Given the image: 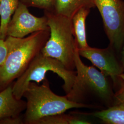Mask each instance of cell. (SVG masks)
<instances>
[{
	"instance_id": "obj_1",
	"label": "cell",
	"mask_w": 124,
	"mask_h": 124,
	"mask_svg": "<svg viewBox=\"0 0 124 124\" xmlns=\"http://www.w3.org/2000/svg\"><path fill=\"white\" fill-rule=\"evenodd\" d=\"M76 75L66 97L70 101L103 109L115 104L114 85L102 72L81 61L77 48L75 56Z\"/></svg>"
},
{
	"instance_id": "obj_2",
	"label": "cell",
	"mask_w": 124,
	"mask_h": 124,
	"mask_svg": "<svg viewBox=\"0 0 124 124\" xmlns=\"http://www.w3.org/2000/svg\"><path fill=\"white\" fill-rule=\"evenodd\" d=\"M50 34V29L33 33L22 38L7 36L8 53L0 67V92L13 84L41 52Z\"/></svg>"
},
{
	"instance_id": "obj_3",
	"label": "cell",
	"mask_w": 124,
	"mask_h": 124,
	"mask_svg": "<svg viewBox=\"0 0 124 124\" xmlns=\"http://www.w3.org/2000/svg\"><path fill=\"white\" fill-rule=\"evenodd\" d=\"M23 97L27 100L24 124H35L43 117L63 113L71 108H93L87 105L71 101L66 96L56 95L51 90L49 81L46 78L41 85L31 82Z\"/></svg>"
},
{
	"instance_id": "obj_4",
	"label": "cell",
	"mask_w": 124,
	"mask_h": 124,
	"mask_svg": "<svg viewBox=\"0 0 124 124\" xmlns=\"http://www.w3.org/2000/svg\"><path fill=\"white\" fill-rule=\"evenodd\" d=\"M44 15L47 19L50 34L41 53L46 56L57 59L68 70L75 71V56L77 46L71 19L52 12L44 11Z\"/></svg>"
},
{
	"instance_id": "obj_5",
	"label": "cell",
	"mask_w": 124,
	"mask_h": 124,
	"mask_svg": "<svg viewBox=\"0 0 124 124\" xmlns=\"http://www.w3.org/2000/svg\"><path fill=\"white\" fill-rule=\"evenodd\" d=\"M49 71L56 73L62 78L64 82L63 90L66 94L69 93L74 84L76 71L68 70L57 59L46 56L40 52L13 84L15 98L21 99L29 84L33 81L39 83L46 78V74Z\"/></svg>"
},
{
	"instance_id": "obj_6",
	"label": "cell",
	"mask_w": 124,
	"mask_h": 124,
	"mask_svg": "<svg viewBox=\"0 0 124 124\" xmlns=\"http://www.w3.org/2000/svg\"><path fill=\"white\" fill-rule=\"evenodd\" d=\"M101 16L109 46L117 53L124 43V1L92 0Z\"/></svg>"
},
{
	"instance_id": "obj_7",
	"label": "cell",
	"mask_w": 124,
	"mask_h": 124,
	"mask_svg": "<svg viewBox=\"0 0 124 124\" xmlns=\"http://www.w3.org/2000/svg\"><path fill=\"white\" fill-rule=\"evenodd\" d=\"M80 56L87 59L107 76L111 78L114 87L119 88L120 76L123 73L120 61L115 56V51L109 46L106 48H98L88 46L78 49Z\"/></svg>"
},
{
	"instance_id": "obj_8",
	"label": "cell",
	"mask_w": 124,
	"mask_h": 124,
	"mask_svg": "<svg viewBox=\"0 0 124 124\" xmlns=\"http://www.w3.org/2000/svg\"><path fill=\"white\" fill-rule=\"evenodd\" d=\"M49 29L44 15L37 17L31 14L28 7L20 1L7 28V36L22 38L33 33Z\"/></svg>"
},
{
	"instance_id": "obj_9",
	"label": "cell",
	"mask_w": 124,
	"mask_h": 124,
	"mask_svg": "<svg viewBox=\"0 0 124 124\" xmlns=\"http://www.w3.org/2000/svg\"><path fill=\"white\" fill-rule=\"evenodd\" d=\"M26 102L15 98L13 84L0 92V120L20 115L26 109Z\"/></svg>"
},
{
	"instance_id": "obj_10",
	"label": "cell",
	"mask_w": 124,
	"mask_h": 124,
	"mask_svg": "<svg viewBox=\"0 0 124 124\" xmlns=\"http://www.w3.org/2000/svg\"><path fill=\"white\" fill-rule=\"evenodd\" d=\"M91 9L87 7L81 8L71 19L75 43L78 49L85 48L89 46L86 40L85 20Z\"/></svg>"
},
{
	"instance_id": "obj_11",
	"label": "cell",
	"mask_w": 124,
	"mask_h": 124,
	"mask_svg": "<svg viewBox=\"0 0 124 124\" xmlns=\"http://www.w3.org/2000/svg\"><path fill=\"white\" fill-rule=\"evenodd\" d=\"M84 7L95 8L92 0H54L52 12L72 19L80 9Z\"/></svg>"
},
{
	"instance_id": "obj_12",
	"label": "cell",
	"mask_w": 124,
	"mask_h": 124,
	"mask_svg": "<svg viewBox=\"0 0 124 124\" xmlns=\"http://www.w3.org/2000/svg\"><path fill=\"white\" fill-rule=\"evenodd\" d=\"M107 124H124V102L92 114Z\"/></svg>"
},
{
	"instance_id": "obj_13",
	"label": "cell",
	"mask_w": 124,
	"mask_h": 124,
	"mask_svg": "<svg viewBox=\"0 0 124 124\" xmlns=\"http://www.w3.org/2000/svg\"><path fill=\"white\" fill-rule=\"evenodd\" d=\"M20 0H0V40L7 37V28Z\"/></svg>"
},
{
	"instance_id": "obj_14",
	"label": "cell",
	"mask_w": 124,
	"mask_h": 124,
	"mask_svg": "<svg viewBox=\"0 0 124 124\" xmlns=\"http://www.w3.org/2000/svg\"><path fill=\"white\" fill-rule=\"evenodd\" d=\"M90 124L85 118L78 115L77 113L65 114L64 113L50 115L38 120L35 124Z\"/></svg>"
},
{
	"instance_id": "obj_15",
	"label": "cell",
	"mask_w": 124,
	"mask_h": 124,
	"mask_svg": "<svg viewBox=\"0 0 124 124\" xmlns=\"http://www.w3.org/2000/svg\"><path fill=\"white\" fill-rule=\"evenodd\" d=\"M54 0H20L28 8L33 7L43 9L44 11L53 12Z\"/></svg>"
},
{
	"instance_id": "obj_16",
	"label": "cell",
	"mask_w": 124,
	"mask_h": 124,
	"mask_svg": "<svg viewBox=\"0 0 124 124\" xmlns=\"http://www.w3.org/2000/svg\"><path fill=\"white\" fill-rule=\"evenodd\" d=\"M124 102V73L120 76V85L115 95V104ZM114 104V105H115Z\"/></svg>"
},
{
	"instance_id": "obj_17",
	"label": "cell",
	"mask_w": 124,
	"mask_h": 124,
	"mask_svg": "<svg viewBox=\"0 0 124 124\" xmlns=\"http://www.w3.org/2000/svg\"><path fill=\"white\" fill-rule=\"evenodd\" d=\"M8 53V48L5 40H0V67L4 63Z\"/></svg>"
},
{
	"instance_id": "obj_18",
	"label": "cell",
	"mask_w": 124,
	"mask_h": 124,
	"mask_svg": "<svg viewBox=\"0 0 124 124\" xmlns=\"http://www.w3.org/2000/svg\"><path fill=\"white\" fill-rule=\"evenodd\" d=\"M24 124V120L18 115L16 116H10L0 120V124Z\"/></svg>"
},
{
	"instance_id": "obj_19",
	"label": "cell",
	"mask_w": 124,
	"mask_h": 124,
	"mask_svg": "<svg viewBox=\"0 0 124 124\" xmlns=\"http://www.w3.org/2000/svg\"><path fill=\"white\" fill-rule=\"evenodd\" d=\"M120 52H121V58L120 62H121V65H122V68H123V73H124V43Z\"/></svg>"
},
{
	"instance_id": "obj_20",
	"label": "cell",
	"mask_w": 124,
	"mask_h": 124,
	"mask_svg": "<svg viewBox=\"0 0 124 124\" xmlns=\"http://www.w3.org/2000/svg\"></svg>"
}]
</instances>
